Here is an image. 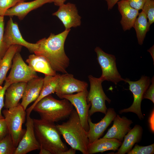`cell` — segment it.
<instances>
[{
  "instance_id": "17",
  "label": "cell",
  "mask_w": 154,
  "mask_h": 154,
  "mask_svg": "<svg viewBox=\"0 0 154 154\" xmlns=\"http://www.w3.org/2000/svg\"><path fill=\"white\" fill-rule=\"evenodd\" d=\"M51 3L50 0H35L28 2H21L8 9L4 16L10 17L16 16L20 20H22L31 11L46 3Z\"/></svg>"
},
{
  "instance_id": "30",
  "label": "cell",
  "mask_w": 154,
  "mask_h": 154,
  "mask_svg": "<svg viewBox=\"0 0 154 154\" xmlns=\"http://www.w3.org/2000/svg\"><path fill=\"white\" fill-rule=\"evenodd\" d=\"M26 0H0V16H4L6 11L17 4Z\"/></svg>"
},
{
  "instance_id": "38",
  "label": "cell",
  "mask_w": 154,
  "mask_h": 154,
  "mask_svg": "<svg viewBox=\"0 0 154 154\" xmlns=\"http://www.w3.org/2000/svg\"><path fill=\"white\" fill-rule=\"evenodd\" d=\"M39 154H51L50 152L47 149L40 146L39 149Z\"/></svg>"
},
{
  "instance_id": "18",
  "label": "cell",
  "mask_w": 154,
  "mask_h": 154,
  "mask_svg": "<svg viewBox=\"0 0 154 154\" xmlns=\"http://www.w3.org/2000/svg\"><path fill=\"white\" fill-rule=\"evenodd\" d=\"M43 82V78L38 77L27 83L20 105L26 110L28 106L35 101L40 94Z\"/></svg>"
},
{
  "instance_id": "11",
  "label": "cell",
  "mask_w": 154,
  "mask_h": 154,
  "mask_svg": "<svg viewBox=\"0 0 154 154\" xmlns=\"http://www.w3.org/2000/svg\"><path fill=\"white\" fill-rule=\"evenodd\" d=\"M87 90L75 94L63 95L60 99L68 100L75 108L78 115L81 124L87 132L89 129L88 118L91 104L87 101L88 93Z\"/></svg>"
},
{
  "instance_id": "8",
  "label": "cell",
  "mask_w": 154,
  "mask_h": 154,
  "mask_svg": "<svg viewBox=\"0 0 154 154\" xmlns=\"http://www.w3.org/2000/svg\"><path fill=\"white\" fill-rule=\"evenodd\" d=\"M95 51L102 70V74L99 78L103 82L110 81L116 85L120 81H124V79L121 77L117 70L115 56L105 52L99 47H96Z\"/></svg>"
},
{
  "instance_id": "24",
  "label": "cell",
  "mask_w": 154,
  "mask_h": 154,
  "mask_svg": "<svg viewBox=\"0 0 154 154\" xmlns=\"http://www.w3.org/2000/svg\"><path fill=\"white\" fill-rule=\"evenodd\" d=\"M142 132V127L138 125H135L125 136L123 143L115 154H124L131 150L135 144L140 141Z\"/></svg>"
},
{
  "instance_id": "25",
  "label": "cell",
  "mask_w": 154,
  "mask_h": 154,
  "mask_svg": "<svg viewBox=\"0 0 154 154\" xmlns=\"http://www.w3.org/2000/svg\"><path fill=\"white\" fill-rule=\"evenodd\" d=\"M21 46L13 45L6 51L0 61V85L1 86L5 80L7 73L12 66L13 58L15 54L20 51Z\"/></svg>"
},
{
  "instance_id": "29",
  "label": "cell",
  "mask_w": 154,
  "mask_h": 154,
  "mask_svg": "<svg viewBox=\"0 0 154 154\" xmlns=\"http://www.w3.org/2000/svg\"><path fill=\"white\" fill-rule=\"evenodd\" d=\"M154 153V144L141 146L136 144L133 149L127 153L128 154H153Z\"/></svg>"
},
{
  "instance_id": "1",
  "label": "cell",
  "mask_w": 154,
  "mask_h": 154,
  "mask_svg": "<svg viewBox=\"0 0 154 154\" xmlns=\"http://www.w3.org/2000/svg\"><path fill=\"white\" fill-rule=\"evenodd\" d=\"M70 29H65L57 35L51 33L47 38H44L37 42L38 48L35 54L44 57L56 72L67 73L66 69L70 60L66 54L64 44Z\"/></svg>"
},
{
  "instance_id": "4",
  "label": "cell",
  "mask_w": 154,
  "mask_h": 154,
  "mask_svg": "<svg viewBox=\"0 0 154 154\" xmlns=\"http://www.w3.org/2000/svg\"><path fill=\"white\" fill-rule=\"evenodd\" d=\"M33 121L35 134L40 146L51 154H62L68 149L54 123L41 119H33Z\"/></svg>"
},
{
  "instance_id": "7",
  "label": "cell",
  "mask_w": 154,
  "mask_h": 154,
  "mask_svg": "<svg viewBox=\"0 0 154 154\" xmlns=\"http://www.w3.org/2000/svg\"><path fill=\"white\" fill-rule=\"evenodd\" d=\"M129 85V90L132 92L133 97V101L129 108L121 110L119 113L131 112L135 114L139 119H143L144 118L141 112V104L143 95L149 86L151 80L149 77L142 76L139 80L135 81H130L126 78L124 80Z\"/></svg>"
},
{
  "instance_id": "15",
  "label": "cell",
  "mask_w": 154,
  "mask_h": 154,
  "mask_svg": "<svg viewBox=\"0 0 154 154\" xmlns=\"http://www.w3.org/2000/svg\"><path fill=\"white\" fill-rule=\"evenodd\" d=\"M116 115L114 109L109 108L107 109L104 117L98 123H93L90 116H88V122L89 128L87 133L90 143L98 139L102 135Z\"/></svg>"
},
{
  "instance_id": "32",
  "label": "cell",
  "mask_w": 154,
  "mask_h": 154,
  "mask_svg": "<svg viewBox=\"0 0 154 154\" xmlns=\"http://www.w3.org/2000/svg\"><path fill=\"white\" fill-rule=\"evenodd\" d=\"M151 84L145 92L143 99H147L154 103V78L153 77L151 80Z\"/></svg>"
},
{
  "instance_id": "26",
  "label": "cell",
  "mask_w": 154,
  "mask_h": 154,
  "mask_svg": "<svg viewBox=\"0 0 154 154\" xmlns=\"http://www.w3.org/2000/svg\"><path fill=\"white\" fill-rule=\"evenodd\" d=\"M147 19L146 14L142 11L139 13L133 26L136 32L138 43L140 45L143 44L146 33L149 30L150 25Z\"/></svg>"
},
{
  "instance_id": "20",
  "label": "cell",
  "mask_w": 154,
  "mask_h": 154,
  "mask_svg": "<svg viewBox=\"0 0 154 154\" xmlns=\"http://www.w3.org/2000/svg\"><path fill=\"white\" fill-rule=\"evenodd\" d=\"M27 83L19 82L11 84L7 88L5 93L4 107L6 109L16 106L22 98Z\"/></svg>"
},
{
  "instance_id": "12",
  "label": "cell",
  "mask_w": 154,
  "mask_h": 154,
  "mask_svg": "<svg viewBox=\"0 0 154 154\" xmlns=\"http://www.w3.org/2000/svg\"><path fill=\"white\" fill-rule=\"evenodd\" d=\"M88 83L74 77L73 75L68 73L59 74V80L55 92L60 98L62 96L78 93L87 90Z\"/></svg>"
},
{
  "instance_id": "28",
  "label": "cell",
  "mask_w": 154,
  "mask_h": 154,
  "mask_svg": "<svg viewBox=\"0 0 154 154\" xmlns=\"http://www.w3.org/2000/svg\"><path fill=\"white\" fill-rule=\"evenodd\" d=\"M142 10L146 14L151 25L154 22V0H146Z\"/></svg>"
},
{
  "instance_id": "10",
  "label": "cell",
  "mask_w": 154,
  "mask_h": 154,
  "mask_svg": "<svg viewBox=\"0 0 154 154\" xmlns=\"http://www.w3.org/2000/svg\"><path fill=\"white\" fill-rule=\"evenodd\" d=\"M4 41L7 50L12 45H18L24 46L30 52L34 53L38 47L37 42L36 43H30L23 38L17 24L14 22L11 17L7 23L4 33Z\"/></svg>"
},
{
  "instance_id": "3",
  "label": "cell",
  "mask_w": 154,
  "mask_h": 154,
  "mask_svg": "<svg viewBox=\"0 0 154 154\" xmlns=\"http://www.w3.org/2000/svg\"><path fill=\"white\" fill-rule=\"evenodd\" d=\"M73 109L67 100H58L49 95L38 101L33 110L39 114L40 119L54 123L68 118Z\"/></svg>"
},
{
  "instance_id": "14",
  "label": "cell",
  "mask_w": 154,
  "mask_h": 154,
  "mask_svg": "<svg viewBox=\"0 0 154 154\" xmlns=\"http://www.w3.org/2000/svg\"><path fill=\"white\" fill-rule=\"evenodd\" d=\"M62 22L65 29H70L80 25L81 17L78 15L76 5L68 3L59 6L58 10L52 14Z\"/></svg>"
},
{
  "instance_id": "39",
  "label": "cell",
  "mask_w": 154,
  "mask_h": 154,
  "mask_svg": "<svg viewBox=\"0 0 154 154\" xmlns=\"http://www.w3.org/2000/svg\"><path fill=\"white\" fill-rule=\"evenodd\" d=\"M76 150L71 147L69 149H68L66 151H64L62 154H75L76 153Z\"/></svg>"
},
{
  "instance_id": "31",
  "label": "cell",
  "mask_w": 154,
  "mask_h": 154,
  "mask_svg": "<svg viewBox=\"0 0 154 154\" xmlns=\"http://www.w3.org/2000/svg\"><path fill=\"white\" fill-rule=\"evenodd\" d=\"M4 16H0V58L1 59L7 50L4 41Z\"/></svg>"
},
{
  "instance_id": "36",
  "label": "cell",
  "mask_w": 154,
  "mask_h": 154,
  "mask_svg": "<svg viewBox=\"0 0 154 154\" xmlns=\"http://www.w3.org/2000/svg\"><path fill=\"white\" fill-rule=\"evenodd\" d=\"M106 2L108 10L111 9L120 0H105Z\"/></svg>"
},
{
  "instance_id": "27",
  "label": "cell",
  "mask_w": 154,
  "mask_h": 154,
  "mask_svg": "<svg viewBox=\"0 0 154 154\" xmlns=\"http://www.w3.org/2000/svg\"><path fill=\"white\" fill-rule=\"evenodd\" d=\"M16 148L9 133L0 141V154H14Z\"/></svg>"
},
{
  "instance_id": "2",
  "label": "cell",
  "mask_w": 154,
  "mask_h": 154,
  "mask_svg": "<svg viewBox=\"0 0 154 154\" xmlns=\"http://www.w3.org/2000/svg\"><path fill=\"white\" fill-rule=\"evenodd\" d=\"M68 120L56 125L60 135L71 147L83 154H88L90 143L87 132L82 126L78 114L73 109Z\"/></svg>"
},
{
  "instance_id": "37",
  "label": "cell",
  "mask_w": 154,
  "mask_h": 154,
  "mask_svg": "<svg viewBox=\"0 0 154 154\" xmlns=\"http://www.w3.org/2000/svg\"><path fill=\"white\" fill-rule=\"evenodd\" d=\"M67 0H50L51 3L53 2L54 4L57 6H60L64 4Z\"/></svg>"
},
{
  "instance_id": "22",
  "label": "cell",
  "mask_w": 154,
  "mask_h": 154,
  "mask_svg": "<svg viewBox=\"0 0 154 154\" xmlns=\"http://www.w3.org/2000/svg\"><path fill=\"white\" fill-rule=\"evenodd\" d=\"M26 62L36 72L42 73L45 75L54 76L57 74L48 61L42 56L35 54H31L26 60Z\"/></svg>"
},
{
  "instance_id": "9",
  "label": "cell",
  "mask_w": 154,
  "mask_h": 154,
  "mask_svg": "<svg viewBox=\"0 0 154 154\" xmlns=\"http://www.w3.org/2000/svg\"><path fill=\"white\" fill-rule=\"evenodd\" d=\"M11 71L5 80V82L10 85L19 82L27 83L38 77L36 73L24 61L19 51L14 55Z\"/></svg>"
},
{
  "instance_id": "21",
  "label": "cell",
  "mask_w": 154,
  "mask_h": 154,
  "mask_svg": "<svg viewBox=\"0 0 154 154\" xmlns=\"http://www.w3.org/2000/svg\"><path fill=\"white\" fill-rule=\"evenodd\" d=\"M122 144L121 141L115 138H102L89 143L88 154L102 153L108 150L116 151Z\"/></svg>"
},
{
  "instance_id": "23",
  "label": "cell",
  "mask_w": 154,
  "mask_h": 154,
  "mask_svg": "<svg viewBox=\"0 0 154 154\" xmlns=\"http://www.w3.org/2000/svg\"><path fill=\"white\" fill-rule=\"evenodd\" d=\"M59 74L54 76L45 75L40 94L33 104L26 110V115H30L36 104L43 98L55 92L59 80Z\"/></svg>"
},
{
  "instance_id": "34",
  "label": "cell",
  "mask_w": 154,
  "mask_h": 154,
  "mask_svg": "<svg viewBox=\"0 0 154 154\" xmlns=\"http://www.w3.org/2000/svg\"><path fill=\"white\" fill-rule=\"evenodd\" d=\"M8 133V130L4 118L0 119V141Z\"/></svg>"
},
{
  "instance_id": "16",
  "label": "cell",
  "mask_w": 154,
  "mask_h": 154,
  "mask_svg": "<svg viewBox=\"0 0 154 154\" xmlns=\"http://www.w3.org/2000/svg\"><path fill=\"white\" fill-rule=\"evenodd\" d=\"M113 121L112 126L103 138H115L121 141L131 129L132 121L124 116L121 117L118 115L116 116Z\"/></svg>"
},
{
  "instance_id": "33",
  "label": "cell",
  "mask_w": 154,
  "mask_h": 154,
  "mask_svg": "<svg viewBox=\"0 0 154 154\" xmlns=\"http://www.w3.org/2000/svg\"><path fill=\"white\" fill-rule=\"evenodd\" d=\"M10 85L5 82L3 86L0 85V119L4 118L2 115L1 110L4 106V97L6 90Z\"/></svg>"
},
{
  "instance_id": "5",
  "label": "cell",
  "mask_w": 154,
  "mask_h": 154,
  "mask_svg": "<svg viewBox=\"0 0 154 154\" xmlns=\"http://www.w3.org/2000/svg\"><path fill=\"white\" fill-rule=\"evenodd\" d=\"M2 114L9 133L14 145L17 147L26 131L22 127L26 116V110L19 104L16 106L5 109L3 111Z\"/></svg>"
},
{
  "instance_id": "35",
  "label": "cell",
  "mask_w": 154,
  "mask_h": 154,
  "mask_svg": "<svg viewBox=\"0 0 154 154\" xmlns=\"http://www.w3.org/2000/svg\"><path fill=\"white\" fill-rule=\"evenodd\" d=\"M127 1L133 8L139 10L142 9L146 0H125Z\"/></svg>"
},
{
  "instance_id": "19",
  "label": "cell",
  "mask_w": 154,
  "mask_h": 154,
  "mask_svg": "<svg viewBox=\"0 0 154 154\" xmlns=\"http://www.w3.org/2000/svg\"><path fill=\"white\" fill-rule=\"evenodd\" d=\"M118 9L121 15L120 22L123 30L125 31L133 27L139 14V11L135 9L125 0H120L117 3Z\"/></svg>"
},
{
  "instance_id": "41",
  "label": "cell",
  "mask_w": 154,
  "mask_h": 154,
  "mask_svg": "<svg viewBox=\"0 0 154 154\" xmlns=\"http://www.w3.org/2000/svg\"><path fill=\"white\" fill-rule=\"evenodd\" d=\"M1 59L0 58V60H1Z\"/></svg>"
},
{
  "instance_id": "40",
  "label": "cell",
  "mask_w": 154,
  "mask_h": 154,
  "mask_svg": "<svg viewBox=\"0 0 154 154\" xmlns=\"http://www.w3.org/2000/svg\"><path fill=\"white\" fill-rule=\"evenodd\" d=\"M147 51L149 52L151 54L152 58L153 59V62L154 61V45L149 49Z\"/></svg>"
},
{
  "instance_id": "13",
  "label": "cell",
  "mask_w": 154,
  "mask_h": 154,
  "mask_svg": "<svg viewBox=\"0 0 154 154\" xmlns=\"http://www.w3.org/2000/svg\"><path fill=\"white\" fill-rule=\"evenodd\" d=\"M30 116L26 115V129L16 148L14 154H26L40 148V144L35 136L33 119Z\"/></svg>"
},
{
  "instance_id": "6",
  "label": "cell",
  "mask_w": 154,
  "mask_h": 154,
  "mask_svg": "<svg viewBox=\"0 0 154 154\" xmlns=\"http://www.w3.org/2000/svg\"><path fill=\"white\" fill-rule=\"evenodd\" d=\"M88 78L90 88L87 96V101L91 104V108L89 111V115L91 116L95 113L100 112L106 114L107 108L105 102L110 103L111 100L105 94L102 86L103 82L99 78L89 75Z\"/></svg>"
}]
</instances>
